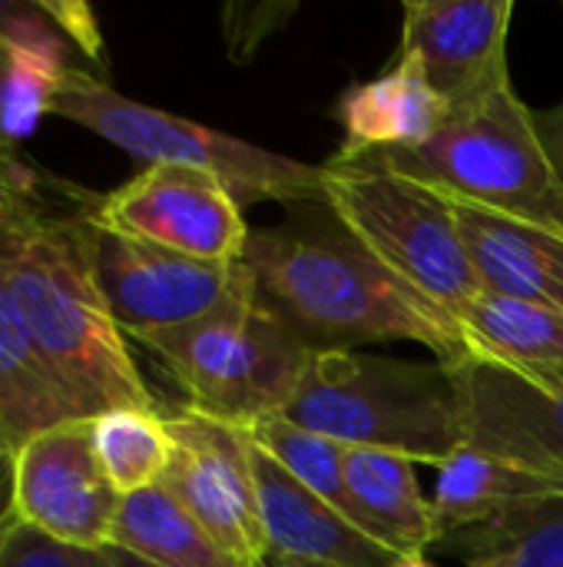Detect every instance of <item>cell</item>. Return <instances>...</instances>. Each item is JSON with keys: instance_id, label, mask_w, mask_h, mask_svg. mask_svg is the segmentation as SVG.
<instances>
[{"instance_id": "obj_1", "label": "cell", "mask_w": 563, "mask_h": 567, "mask_svg": "<svg viewBox=\"0 0 563 567\" xmlns=\"http://www.w3.org/2000/svg\"><path fill=\"white\" fill-rule=\"evenodd\" d=\"M242 266L259 302L312 349L418 342L441 365L468 359L458 322L395 279L335 216L329 226L289 219L275 229H252Z\"/></svg>"}, {"instance_id": "obj_2", "label": "cell", "mask_w": 563, "mask_h": 567, "mask_svg": "<svg viewBox=\"0 0 563 567\" xmlns=\"http://www.w3.org/2000/svg\"><path fill=\"white\" fill-rule=\"evenodd\" d=\"M93 199V196H90ZM86 209L46 216L0 249L27 329L80 419L156 409L153 392L96 282Z\"/></svg>"}, {"instance_id": "obj_3", "label": "cell", "mask_w": 563, "mask_h": 567, "mask_svg": "<svg viewBox=\"0 0 563 567\" xmlns=\"http://www.w3.org/2000/svg\"><path fill=\"white\" fill-rule=\"evenodd\" d=\"M282 419L345 449H378L435 468L465 449L461 395L441 362L315 349Z\"/></svg>"}, {"instance_id": "obj_4", "label": "cell", "mask_w": 563, "mask_h": 567, "mask_svg": "<svg viewBox=\"0 0 563 567\" xmlns=\"http://www.w3.org/2000/svg\"><path fill=\"white\" fill-rule=\"evenodd\" d=\"M358 156L445 199L563 233V176L544 146L534 110L518 96L514 83L448 113L445 126L415 150H375Z\"/></svg>"}, {"instance_id": "obj_5", "label": "cell", "mask_w": 563, "mask_h": 567, "mask_svg": "<svg viewBox=\"0 0 563 567\" xmlns=\"http://www.w3.org/2000/svg\"><path fill=\"white\" fill-rule=\"evenodd\" d=\"M133 342L176 379L186 409L242 429L289 409L315 352L259 302L256 286L196 322L146 332Z\"/></svg>"}, {"instance_id": "obj_6", "label": "cell", "mask_w": 563, "mask_h": 567, "mask_svg": "<svg viewBox=\"0 0 563 567\" xmlns=\"http://www.w3.org/2000/svg\"><path fill=\"white\" fill-rule=\"evenodd\" d=\"M50 116L96 133L146 166H189L212 173L229 186L239 206L322 203V166L129 100L90 70H70L63 76Z\"/></svg>"}, {"instance_id": "obj_7", "label": "cell", "mask_w": 563, "mask_h": 567, "mask_svg": "<svg viewBox=\"0 0 563 567\" xmlns=\"http://www.w3.org/2000/svg\"><path fill=\"white\" fill-rule=\"evenodd\" d=\"M322 206L415 296L458 316L484 292L451 206L435 189L365 156L322 166Z\"/></svg>"}, {"instance_id": "obj_8", "label": "cell", "mask_w": 563, "mask_h": 567, "mask_svg": "<svg viewBox=\"0 0 563 567\" xmlns=\"http://www.w3.org/2000/svg\"><path fill=\"white\" fill-rule=\"evenodd\" d=\"M90 219V216H86ZM96 282L126 339L196 322L252 289L239 262H202L153 243L113 233L90 219Z\"/></svg>"}, {"instance_id": "obj_9", "label": "cell", "mask_w": 563, "mask_h": 567, "mask_svg": "<svg viewBox=\"0 0 563 567\" xmlns=\"http://www.w3.org/2000/svg\"><path fill=\"white\" fill-rule=\"evenodd\" d=\"M86 216L113 233L202 262H239L252 233L229 186L189 166H146L113 193H93Z\"/></svg>"}, {"instance_id": "obj_10", "label": "cell", "mask_w": 563, "mask_h": 567, "mask_svg": "<svg viewBox=\"0 0 563 567\" xmlns=\"http://www.w3.org/2000/svg\"><path fill=\"white\" fill-rule=\"evenodd\" d=\"M173 458L163 488L246 567L265 565L256 488V442L249 429L196 409L166 415Z\"/></svg>"}, {"instance_id": "obj_11", "label": "cell", "mask_w": 563, "mask_h": 567, "mask_svg": "<svg viewBox=\"0 0 563 567\" xmlns=\"http://www.w3.org/2000/svg\"><path fill=\"white\" fill-rule=\"evenodd\" d=\"M119 492L110 485L93 419H73L33 435L13 455V515L63 545L110 548Z\"/></svg>"}, {"instance_id": "obj_12", "label": "cell", "mask_w": 563, "mask_h": 567, "mask_svg": "<svg viewBox=\"0 0 563 567\" xmlns=\"http://www.w3.org/2000/svg\"><path fill=\"white\" fill-rule=\"evenodd\" d=\"M514 0H408L398 56L418 60L448 113L511 83L508 30Z\"/></svg>"}, {"instance_id": "obj_13", "label": "cell", "mask_w": 563, "mask_h": 567, "mask_svg": "<svg viewBox=\"0 0 563 567\" xmlns=\"http://www.w3.org/2000/svg\"><path fill=\"white\" fill-rule=\"evenodd\" d=\"M448 369L461 395L465 445L563 485V392H541L471 359Z\"/></svg>"}, {"instance_id": "obj_14", "label": "cell", "mask_w": 563, "mask_h": 567, "mask_svg": "<svg viewBox=\"0 0 563 567\" xmlns=\"http://www.w3.org/2000/svg\"><path fill=\"white\" fill-rule=\"evenodd\" d=\"M256 488L265 558L335 567H435L428 558H405L365 535L342 512L299 485L262 449H256Z\"/></svg>"}, {"instance_id": "obj_15", "label": "cell", "mask_w": 563, "mask_h": 567, "mask_svg": "<svg viewBox=\"0 0 563 567\" xmlns=\"http://www.w3.org/2000/svg\"><path fill=\"white\" fill-rule=\"evenodd\" d=\"M551 502H563V485L465 445L438 468L431 508L441 542L478 528L484 542L478 558H484L498 535Z\"/></svg>"}, {"instance_id": "obj_16", "label": "cell", "mask_w": 563, "mask_h": 567, "mask_svg": "<svg viewBox=\"0 0 563 567\" xmlns=\"http://www.w3.org/2000/svg\"><path fill=\"white\" fill-rule=\"evenodd\" d=\"M481 289L563 309V233L448 199Z\"/></svg>"}, {"instance_id": "obj_17", "label": "cell", "mask_w": 563, "mask_h": 567, "mask_svg": "<svg viewBox=\"0 0 563 567\" xmlns=\"http://www.w3.org/2000/svg\"><path fill=\"white\" fill-rule=\"evenodd\" d=\"M458 336L471 362L511 372L551 395L563 392V309L484 289L458 316Z\"/></svg>"}, {"instance_id": "obj_18", "label": "cell", "mask_w": 563, "mask_h": 567, "mask_svg": "<svg viewBox=\"0 0 563 567\" xmlns=\"http://www.w3.org/2000/svg\"><path fill=\"white\" fill-rule=\"evenodd\" d=\"M332 116L345 133L338 156H358L428 143L445 126L448 103L431 90L418 60L398 56L382 76L348 86L335 100Z\"/></svg>"}, {"instance_id": "obj_19", "label": "cell", "mask_w": 563, "mask_h": 567, "mask_svg": "<svg viewBox=\"0 0 563 567\" xmlns=\"http://www.w3.org/2000/svg\"><path fill=\"white\" fill-rule=\"evenodd\" d=\"M345 478L358 528L385 548L405 558H425V551L441 542L435 508L421 495L415 462L378 449H348Z\"/></svg>"}, {"instance_id": "obj_20", "label": "cell", "mask_w": 563, "mask_h": 567, "mask_svg": "<svg viewBox=\"0 0 563 567\" xmlns=\"http://www.w3.org/2000/svg\"><path fill=\"white\" fill-rule=\"evenodd\" d=\"M73 419L80 415L33 342L0 266V442L17 455L33 435Z\"/></svg>"}, {"instance_id": "obj_21", "label": "cell", "mask_w": 563, "mask_h": 567, "mask_svg": "<svg viewBox=\"0 0 563 567\" xmlns=\"http://www.w3.org/2000/svg\"><path fill=\"white\" fill-rule=\"evenodd\" d=\"M110 548L149 567H246L163 485L119 498Z\"/></svg>"}, {"instance_id": "obj_22", "label": "cell", "mask_w": 563, "mask_h": 567, "mask_svg": "<svg viewBox=\"0 0 563 567\" xmlns=\"http://www.w3.org/2000/svg\"><path fill=\"white\" fill-rule=\"evenodd\" d=\"M93 445L119 498L163 485L173 439L159 409H116L93 419Z\"/></svg>"}, {"instance_id": "obj_23", "label": "cell", "mask_w": 563, "mask_h": 567, "mask_svg": "<svg viewBox=\"0 0 563 567\" xmlns=\"http://www.w3.org/2000/svg\"><path fill=\"white\" fill-rule=\"evenodd\" d=\"M256 449H262L272 462H279L299 485H305L312 495L329 502L335 512H342L352 525H358L355 502L345 478V445L315 435L302 425H292L289 419H262L249 429Z\"/></svg>"}, {"instance_id": "obj_24", "label": "cell", "mask_w": 563, "mask_h": 567, "mask_svg": "<svg viewBox=\"0 0 563 567\" xmlns=\"http://www.w3.org/2000/svg\"><path fill=\"white\" fill-rule=\"evenodd\" d=\"M93 193L53 179L46 169H37L20 146H3L0 143V249L7 239H13L20 229L56 216V213H73L90 203Z\"/></svg>"}, {"instance_id": "obj_25", "label": "cell", "mask_w": 563, "mask_h": 567, "mask_svg": "<svg viewBox=\"0 0 563 567\" xmlns=\"http://www.w3.org/2000/svg\"><path fill=\"white\" fill-rule=\"evenodd\" d=\"M0 43L10 50L50 56L66 66H80L73 60V47L56 27L46 0H0ZM86 70V66H80Z\"/></svg>"}, {"instance_id": "obj_26", "label": "cell", "mask_w": 563, "mask_h": 567, "mask_svg": "<svg viewBox=\"0 0 563 567\" xmlns=\"http://www.w3.org/2000/svg\"><path fill=\"white\" fill-rule=\"evenodd\" d=\"M491 555L508 558V567H563V502H551L511 525L484 558Z\"/></svg>"}, {"instance_id": "obj_27", "label": "cell", "mask_w": 563, "mask_h": 567, "mask_svg": "<svg viewBox=\"0 0 563 567\" xmlns=\"http://www.w3.org/2000/svg\"><path fill=\"white\" fill-rule=\"evenodd\" d=\"M0 567H116L110 558V548H76L63 545L37 528H27L13 522V528L3 538Z\"/></svg>"}, {"instance_id": "obj_28", "label": "cell", "mask_w": 563, "mask_h": 567, "mask_svg": "<svg viewBox=\"0 0 563 567\" xmlns=\"http://www.w3.org/2000/svg\"><path fill=\"white\" fill-rule=\"evenodd\" d=\"M534 120H538V130H541V136H544V146H548V153H551L557 173L563 176V100L561 103H554L551 110L534 113Z\"/></svg>"}, {"instance_id": "obj_29", "label": "cell", "mask_w": 563, "mask_h": 567, "mask_svg": "<svg viewBox=\"0 0 563 567\" xmlns=\"http://www.w3.org/2000/svg\"><path fill=\"white\" fill-rule=\"evenodd\" d=\"M13 518V452L0 442V528Z\"/></svg>"}, {"instance_id": "obj_30", "label": "cell", "mask_w": 563, "mask_h": 567, "mask_svg": "<svg viewBox=\"0 0 563 567\" xmlns=\"http://www.w3.org/2000/svg\"><path fill=\"white\" fill-rule=\"evenodd\" d=\"M10 73H13V50L0 43V110H3V96H7V86H10ZM3 146H10L3 136H0Z\"/></svg>"}, {"instance_id": "obj_31", "label": "cell", "mask_w": 563, "mask_h": 567, "mask_svg": "<svg viewBox=\"0 0 563 567\" xmlns=\"http://www.w3.org/2000/svg\"><path fill=\"white\" fill-rule=\"evenodd\" d=\"M110 558H113V565L116 567H149V565H143L139 558L126 555V551H116V548H110Z\"/></svg>"}, {"instance_id": "obj_32", "label": "cell", "mask_w": 563, "mask_h": 567, "mask_svg": "<svg viewBox=\"0 0 563 567\" xmlns=\"http://www.w3.org/2000/svg\"><path fill=\"white\" fill-rule=\"evenodd\" d=\"M265 567H335V565H315V561H292V558H265Z\"/></svg>"}, {"instance_id": "obj_33", "label": "cell", "mask_w": 563, "mask_h": 567, "mask_svg": "<svg viewBox=\"0 0 563 567\" xmlns=\"http://www.w3.org/2000/svg\"><path fill=\"white\" fill-rule=\"evenodd\" d=\"M468 567H508V558L501 555H491V558H475Z\"/></svg>"}, {"instance_id": "obj_34", "label": "cell", "mask_w": 563, "mask_h": 567, "mask_svg": "<svg viewBox=\"0 0 563 567\" xmlns=\"http://www.w3.org/2000/svg\"><path fill=\"white\" fill-rule=\"evenodd\" d=\"M13 522H17V515H13V518H10V522H7V525L0 528V548H3V538H7V532L13 528Z\"/></svg>"}, {"instance_id": "obj_35", "label": "cell", "mask_w": 563, "mask_h": 567, "mask_svg": "<svg viewBox=\"0 0 563 567\" xmlns=\"http://www.w3.org/2000/svg\"><path fill=\"white\" fill-rule=\"evenodd\" d=\"M259 567H265V565H259Z\"/></svg>"}]
</instances>
